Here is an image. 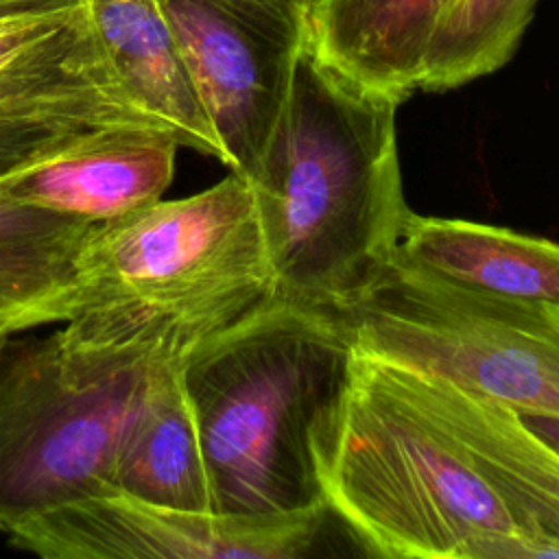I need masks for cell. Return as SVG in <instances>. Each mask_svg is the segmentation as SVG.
<instances>
[{
  "mask_svg": "<svg viewBox=\"0 0 559 559\" xmlns=\"http://www.w3.org/2000/svg\"><path fill=\"white\" fill-rule=\"evenodd\" d=\"M397 107L334 70L304 37L282 114L249 177L271 295L338 310L389 269L411 212Z\"/></svg>",
  "mask_w": 559,
  "mask_h": 559,
  "instance_id": "1",
  "label": "cell"
},
{
  "mask_svg": "<svg viewBox=\"0 0 559 559\" xmlns=\"http://www.w3.org/2000/svg\"><path fill=\"white\" fill-rule=\"evenodd\" d=\"M269 293L255 194L229 170L201 192L98 225L57 332L79 358L183 362Z\"/></svg>",
  "mask_w": 559,
  "mask_h": 559,
  "instance_id": "2",
  "label": "cell"
},
{
  "mask_svg": "<svg viewBox=\"0 0 559 559\" xmlns=\"http://www.w3.org/2000/svg\"><path fill=\"white\" fill-rule=\"evenodd\" d=\"M352 352L334 310L269 293L181 362L216 511L325 504L312 432L345 386Z\"/></svg>",
  "mask_w": 559,
  "mask_h": 559,
  "instance_id": "3",
  "label": "cell"
},
{
  "mask_svg": "<svg viewBox=\"0 0 559 559\" xmlns=\"http://www.w3.org/2000/svg\"><path fill=\"white\" fill-rule=\"evenodd\" d=\"M312 456L330 513L369 555L491 559L498 537L520 533L397 365L358 347L341 395L314 426Z\"/></svg>",
  "mask_w": 559,
  "mask_h": 559,
  "instance_id": "4",
  "label": "cell"
},
{
  "mask_svg": "<svg viewBox=\"0 0 559 559\" xmlns=\"http://www.w3.org/2000/svg\"><path fill=\"white\" fill-rule=\"evenodd\" d=\"M354 347L443 378L520 415L559 419V308L445 282L397 253L334 310Z\"/></svg>",
  "mask_w": 559,
  "mask_h": 559,
  "instance_id": "5",
  "label": "cell"
},
{
  "mask_svg": "<svg viewBox=\"0 0 559 559\" xmlns=\"http://www.w3.org/2000/svg\"><path fill=\"white\" fill-rule=\"evenodd\" d=\"M148 362L79 358L59 332L0 352V533L111 491Z\"/></svg>",
  "mask_w": 559,
  "mask_h": 559,
  "instance_id": "6",
  "label": "cell"
},
{
  "mask_svg": "<svg viewBox=\"0 0 559 559\" xmlns=\"http://www.w3.org/2000/svg\"><path fill=\"white\" fill-rule=\"evenodd\" d=\"M131 127L168 131L116 76L83 0L0 17V181Z\"/></svg>",
  "mask_w": 559,
  "mask_h": 559,
  "instance_id": "7",
  "label": "cell"
},
{
  "mask_svg": "<svg viewBox=\"0 0 559 559\" xmlns=\"http://www.w3.org/2000/svg\"><path fill=\"white\" fill-rule=\"evenodd\" d=\"M328 515V504L190 511L107 491L28 520L9 542L46 559H297L317 544Z\"/></svg>",
  "mask_w": 559,
  "mask_h": 559,
  "instance_id": "8",
  "label": "cell"
},
{
  "mask_svg": "<svg viewBox=\"0 0 559 559\" xmlns=\"http://www.w3.org/2000/svg\"><path fill=\"white\" fill-rule=\"evenodd\" d=\"M231 173L251 177L282 114L306 20L221 0H162Z\"/></svg>",
  "mask_w": 559,
  "mask_h": 559,
  "instance_id": "9",
  "label": "cell"
},
{
  "mask_svg": "<svg viewBox=\"0 0 559 559\" xmlns=\"http://www.w3.org/2000/svg\"><path fill=\"white\" fill-rule=\"evenodd\" d=\"M397 365V362H395ZM417 402L461 443L522 533L559 544V450L520 413L397 365Z\"/></svg>",
  "mask_w": 559,
  "mask_h": 559,
  "instance_id": "10",
  "label": "cell"
},
{
  "mask_svg": "<svg viewBox=\"0 0 559 559\" xmlns=\"http://www.w3.org/2000/svg\"><path fill=\"white\" fill-rule=\"evenodd\" d=\"M179 148L175 135L164 129H114L2 179L0 194L107 225L164 199Z\"/></svg>",
  "mask_w": 559,
  "mask_h": 559,
  "instance_id": "11",
  "label": "cell"
},
{
  "mask_svg": "<svg viewBox=\"0 0 559 559\" xmlns=\"http://www.w3.org/2000/svg\"><path fill=\"white\" fill-rule=\"evenodd\" d=\"M83 7L129 96L164 124L179 146L221 162V142L162 0H83Z\"/></svg>",
  "mask_w": 559,
  "mask_h": 559,
  "instance_id": "12",
  "label": "cell"
},
{
  "mask_svg": "<svg viewBox=\"0 0 559 559\" xmlns=\"http://www.w3.org/2000/svg\"><path fill=\"white\" fill-rule=\"evenodd\" d=\"M456 0H319L306 20L317 55L400 105L421 87L430 44Z\"/></svg>",
  "mask_w": 559,
  "mask_h": 559,
  "instance_id": "13",
  "label": "cell"
},
{
  "mask_svg": "<svg viewBox=\"0 0 559 559\" xmlns=\"http://www.w3.org/2000/svg\"><path fill=\"white\" fill-rule=\"evenodd\" d=\"M111 491L190 511H216L181 362L148 360L118 443Z\"/></svg>",
  "mask_w": 559,
  "mask_h": 559,
  "instance_id": "14",
  "label": "cell"
},
{
  "mask_svg": "<svg viewBox=\"0 0 559 559\" xmlns=\"http://www.w3.org/2000/svg\"><path fill=\"white\" fill-rule=\"evenodd\" d=\"M397 255L469 290L559 308V242L548 238L408 212Z\"/></svg>",
  "mask_w": 559,
  "mask_h": 559,
  "instance_id": "15",
  "label": "cell"
},
{
  "mask_svg": "<svg viewBox=\"0 0 559 559\" xmlns=\"http://www.w3.org/2000/svg\"><path fill=\"white\" fill-rule=\"evenodd\" d=\"M98 225L0 194V328L63 323L76 258Z\"/></svg>",
  "mask_w": 559,
  "mask_h": 559,
  "instance_id": "16",
  "label": "cell"
},
{
  "mask_svg": "<svg viewBox=\"0 0 559 559\" xmlns=\"http://www.w3.org/2000/svg\"><path fill=\"white\" fill-rule=\"evenodd\" d=\"M535 2L456 0L430 44L419 90H452L502 68L515 52Z\"/></svg>",
  "mask_w": 559,
  "mask_h": 559,
  "instance_id": "17",
  "label": "cell"
},
{
  "mask_svg": "<svg viewBox=\"0 0 559 559\" xmlns=\"http://www.w3.org/2000/svg\"><path fill=\"white\" fill-rule=\"evenodd\" d=\"M221 2L245 4V7H262V9H271V11H277V13H286V15H293V17L308 20L310 11L317 7L319 0H221Z\"/></svg>",
  "mask_w": 559,
  "mask_h": 559,
  "instance_id": "18",
  "label": "cell"
},
{
  "mask_svg": "<svg viewBox=\"0 0 559 559\" xmlns=\"http://www.w3.org/2000/svg\"><path fill=\"white\" fill-rule=\"evenodd\" d=\"M68 2H74V0H0V17L41 11V9H50Z\"/></svg>",
  "mask_w": 559,
  "mask_h": 559,
  "instance_id": "19",
  "label": "cell"
},
{
  "mask_svg": "<svg viewBox=\"0 0 559 559\" xmlns=\"http://www.w3.org/2000/svg\"><path fill=\"white\" fill-rule=\"evenodd\" d=\"M533 432H537L544 441L555 445L559 450V419L552 417H539V415H520Z\"/></svg>",
  "mask_w": 559,
  "mask_h": 559,
  "instance_id": "20",
  "label": "cell"
},
{
  "mask_svg": "<svg viewBox=\"0 0 559 559\" xmlns=\"http://www.w3.org/2000/svg\"><path fill=\"white\" fill-rule=\"evenodd\" d=\"M9 338H11V332H7V330H2V328H0V352L4 349V345H7V341H9Z\"/></svg>",
  "mask_w": 559,
  "mask_h": 559,
  "instance_id": "21",
  "label": "cell"
}]
</instances>
